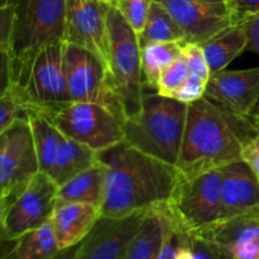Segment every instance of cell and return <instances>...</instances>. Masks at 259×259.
I'll return each instance as SVG.
<instances>
[{
	"instance_id": "d6a6232c",
	"label": "cell",
	"mask_w": 259,
	"mask_h": 259,
	"mask_svg": "<svg viewBox=\"0 0 259 259\" xmlns=\"http://www.w3.org/2000/svg\"><path fill=\"white\" fill-rule=\"evenodd\" d=\"M167 224H166V234H164L163 244H162L161 252H159L158 258L157 259H176L177 248L180 243V232L175 227L168 211H167Z\"/></svg>"
},
{
	"instance_id": "e575fe53",
	"label": "cell",
	"mask_w": 259,
	"mask_h": 259,
	"mask_svg": "<svg viewBox=\"0 0 259 259\" xmlns=\"http://www.w3.org/2000/svg\"><path fill=\"white\" fill-rule=\"evenodd\" d=\"M242 161L249 166L259 179V132L243 147Z\"/></svg>"
},
{
	"instance_id": "cb8c5ba5",
	"label": "cell",
	"mask_w": 259,
	"mask_h": 259,
	"mask_svg": "<svg viewBox=\"0 0 259 259\" xmlns=\"http://www.w3.org/2000/svg\"><path fill=\"white\" fill-rule=\"evenodd\" d=\"M29 125L32 129L40 171L50 175L65 136L53 123L52 119L40 114H32L29 116Z\"/></svg>"
},
{
	"instance_id": "4316f807",
	"label": "cell",
	"mask_w": 259,
	"mask_h": 259,
	"mask_svg": "<svg viewBox=\"0 0 259 259\" xmlns=\"http://www.w3.org/2000/svg\"><path fill=\"white\" fill-rule=\"evenodd\" d=\"M179 232L180 243L176 259H230L222 248L206 238L195 233Z\"/></svg>"
},
{
	"instance_id": "f1b7e54d",
	"label": "cell",
	"mask_w": 259,
	"mask_h": 259,
	"mask_svg": "<svg viewBox=\"0 0 259 259\" xmlns=\"http://www.w3.org/2000/svg\"><path fill=\"white\" fill-rule=\"evenodd\" d=\"M189 76L190 70L184 56H181L176 61L169 63L166 68H163L157 82V93L162 96L171 98L172 94L184 85Z\"/></svg>"
},
{
	"instance_id": "60d3db41",
	"label": "cell",
	"mask_w": 259,
	"mask_h": 259,
	"mask_svg": "<svg viewBox=\"0 0 259 259\" xmlns=\"http://www.w3.org/2000/svg\"><path fill=\"white\" fill-rule=\"evenodd\" d=\"M201 3H227L225 0H197Z\"/></svg>"
},
{
	"instance_id": "e0dca14e",
	"label": "cell",
	"mask_w": 259,
	"mask_h": 259,
	"mask_svg": "<svg viewBox=\"0 0 259 259\" xmlns=\"http://www.w3.org/2000/svg\"><path fill=\"white\" fill-rule=\"evenodd\" d=\"M100 218V207L93 204L72 202L56 205L51 225L60 250L73 247L88 237Z\"/></svg>"
},
{
	"instance_id": "3957f363",
	"label": "cell",
	"mask_w": 259,
	"mask_h": 259,
	"mask_svg": "<svg viewBox=\"0 0 259 259\" xmlns=\"http://www.w3.org/2000/svg\"><path fill=\"white\" fill-rule=\"evenodd\" d=\"M189 104L144 91L142 106L124 124V141L148 156L177 166Z\"/></svg>"
},
{
	"instance_id": "6da1fadb",
	"label": "cell",
	"mask_w": 259,
	"mask_h": 259,
	"mask_svg": "<svg viewBox=\"0 0 259 259\" xmlns=\"http://www.w3.org/2000/svg\"><path fill=\"white\" fill-rule=\"evenodd\" d=\"M106 167L103 218L121 219L167 206L181 179L179 168L134 148L125 141L99 152Z\"/></svg>"
},
{
	"instance_id": "ab89813d",
	"label": "cell",
	"mask_w": 259,
	"mask_h": 259,
	"mask_svg": "<svg viewBox=\"0 0 259 259\" xmlns=\"http://www.w3.org/2000/svg\"><path fill=\"white\" fill-rule=\"evenodd\" d=\"M252 119H253V121H254L255 126H257V129H258V132H259V106H257L255 111H254V113H253Z\"/></svg>"
},
{
	"instance_id": "4fadbf2b",
	"label": "cell",
	"mask_w": 259,
	"mask_h": 259,
	"mask_svg": "<svg viewBox=\"0 0 259 259\" xmlns=\"http://www.w3.org/2000/svg\"><path fill=\"white\" fill-rule=\"evenodd\" d=\"M161 3L185 33V43H204L234 24L227 3L197 0H156Z\"/></svg>"
},
{
	"instance_id": "f35d334b",
	"label": "cell",
	"mask_w": 259,
	"mask_h": 259,
	"mask_svg": "<svg viewBox=\"0 0 259 259\" xmlns=\"http://www.w3.org/2000/svg\"><path fill=\"white\" fill-rule=\"evenodd\" d=\"M22 0H0V7H19Z\"/></svg>"
},
{
	"instance_id": "44dd1931",
	"label": "cell",
	"mask_w": 259,
	"mask_h": 259,
	"mask_svg": "<svg viewBox=\"0 0 259 259\" xmlns=\"http://www.w3.org/2000/svg\"><path fill=\"white\" fill-rule=\"evenodd\" d=\"M98 153L99 152L94 151L90 147L65 137L58 148L50 176L57 186H61L95 164L99 161Z\"/></svg>"
},
{
	"instance_id": "d6986e66",
	"label": "cell",
	"mask_w": 259,
	"mask_h": 259,
	"mask_svg": "<svg viewBox=\"0 0 259 259\" xmlns=\"http://www.w3.org/2000/svg\"><path fill=\"white\" fill-rule=\"evenodd\" d=\"M247 32L240 24H233L201 43L211 75L225 70L232 61L248 50Z\"/></svg>"
},
{
	"instance_id": "d590c367",
	"label": "cell",
	"mask_w": 259,
	"mask_h": 259,
	"mask_svg": "<svg viewBox=\"0 0 259 259\" xmlns=\"http://www.w3.org/2000/svg\"><path fill=\"white\" fill-rule=\"evenodd\" d=\"M238 24H240L244 28V30L248 34V38H249L248 50L259 55V14L247 18V19L242 20Z\"/></svg>"
},
{
	"instance_id": "9a60e30c",
	"label": "cell",
	"mask_w": 259,
	"mask_h": 259,
	"mask_svg": "<svg viewBox=\"0 0 259 259\" xmlns=\"http://www.w3.org/2000/svg\"><path fill=\"white\" fill-rule=\"evenodd\" d=\"M205 96L239 115L252 116L259 101V67L214 73Z\"/></svg>"
},
{
	"instance_id": "30bf717a",
	"label": "cell",
	"mask_w": 259,
	"mask_h": 259,
	"mask_svg": "<svg viewBox=\"0 0 259 259\" xmlns=\"http://www.w3.org/2000/svg\"><path fill=\"white\" fill-rule=\"evenodd\" d=\"M65 72L73 103L101 104L126 120L108 67L93 52L81 46L66 42Z\"/></svg>"
},
{
	"instance_id": "74e56055",
	"label": "cell",
	"mask_w": 259,
	"mask_h": 259,
	"mask_svg": "<svg viewBox=\"0 0 259 259\" xmlns=\"http://www.w3.org/2000/svg\"><path fill=\"white\" fill-rule=\"evenodd\" d=\"M77 244L73 245V247L67 248V249L60 250L52 259H73L76 255V252H77Z\"/></svg>"
},
{
	"instance_id": "8d00e7d4",
	"label": "cell",
	"mask_w": 259,
	"mask_h": 259,
	"mask_svg": "<svg viewBox=\"0 0 259 259\" xmlns=\"http://www.w3.org/2000/svg\"><path fill=\"white\" fill-rule=\"evenodd\" d=\"M228 255L230 259H259V238L234 248Z\"/></svg>"
},
{
	"instance_id": "7a4b0ae2",
	"label": "cell",
	"mask_w": 259,
	"mask_h": 259,
	"mask_svg": "<svg viewBox=\"0 0 259 259\" xmlns=\"http://www.w3.org/2000/svg\"><path fill=\"white\" fill-rule=\"evenodd\" d=\"M258 133L252 116H243L204 96L189 104L177 168L194 176L242 159L243 147Z\"/></svg>"
},
{
	"instance_id": "603a6c76",
	"label": "cell",
	"mask_w": 259,
	"mask_h": 259,
	"mask_svg": "<svg viewBox=\"0 0 259 259\" xmlns=\"http://www.w3.org/2000/svg\"><path fill=\"white\" fill-rule=\"evenodd\" d=\"M2 259H52L60 252L51 222L13 240Z\"/></svg>"
},
{
	"instance_id": "9c48e42d",
	"label": "cell",
	"mask_w": 259,
	"mask_h": 259,
	"mask_svg": "<svg viewBox=\"0 0 259 259\" xmlns=\"http://www.w3.org/2000/svg\"><path fill=\"white\" fill-rule=\"evenodd\" d=\"M53 123L67 138L103 152L124 141L125 118L95 103H72L58 111Z\"/></svg>"
},
{
	"instance_id": "5bb4252c",
	"label": "cell",
	"mask_w": 259,
	"mask_h": 259,
	"mask_svg": "<svg viewBox=\"0 0 259 259\" xmlns=\"http://www.w3.org/2000/svg\"><path fill=\"white\" fill-rule=\"evenodd\" d=\"M147 211L121 219L100 218L98 224L77 244L73 259H124Z\"/></svg>"
},
{
	"instance_id": "484cf974",
	"label": "cell",
	"mask_w": 259,
	"mask_h": 259,
	"mask_svg": "<svg viewBox=\"0 0 259 259\" xmlns=\"http://www.w3.org/2000/svg\"><path fill=\"white\" fill-rule=\"evenodd\" d=\"M141 48L149 43H185V33L161 3L153 0L143 30L138 34Z\"/></svg>"
},
{
	"instance_id": "1f68e13d",
	"label": "cell",
	"mask_w": 259,
	"mask_h": 259,
	"mask_svg": "<svg viewBox=\"0 0 259 259\" xmlns=\"http://www.w3.org/2000/svg\"><path fill=\"white\" fill-rule=\"evenodd\" d=\"M207 88V80L197 75L190 73L189 78L184 82L181 88L177 89L171 95L172 99L181 101L185 104H192L205 96Z\"/></svg>"
},
{
	"instance_id": "7c38bea8",
	"label": "cell",
	"mask_w": 259,
	"mask_h": 259,
	"mask_svg": "<svg viewBox=\"0 0 259 259\" xmlns=\"http://www.w3.org/2000/svg\"><path fill=\"white\" fill-rule=\"evenodd\" d=\"M109 7L103 0H67L65 33L66 42L89 50L106 67L109 66Z\"/></svg>"
},
{
	"instance_id": "8992f818",
	"label": "cell",
	"mask_w": 259,
	"mask_h": 259,
	"mask_svg": "<svg viewBox=\"0 0 259 259\" xmlns=\"http://www.w3.org/2000/svg\"><path fill=\"white\" fill-rule=\"evenodd\" d=\"M109 73L126 118L142 106L144 95L142 48L138 34L114 5L108 10Z\"/></svg>"
},
{
	"instance_id": "ffe728a7",
	"label": "cell",
	"mask_w": 259,
	"mask_h": 259,
	"mask_svg": "<svg viewBox=\"0 0 259 259\" xmlns=\"http://www.w3.org/2000/svg\"><path fill=\"white\" fill-rule=\"evenodd\" d=\"M166 206L148 210L124 259H157L166 234Z\"/></svg>"
},
{
	"instance_id": "8fae6325",
	"label": "cell",
	"mask_w": 259,
	"mask_h": 259,
	"mask_svg": "<svg viewBox=\"0 0 259 259\" xmlns=\"http://www.w3.org/2000/svg\"><path fill=\"white\" fill-rule=\"evenodd\" d=\"M58 186L52 177L38 172L23 194L0 212L2 240L13 242L51 222L57 205Z\"/></svg>"
},
{
	"instance_id": "d4e9b609",
	"label": "cell",
	"mask_w": 259,
	"mask_h": 259,
	"mask_svg": "<svg viewBox=\"0 0 259 259\" xmlns=\"http://www.w3.org/2000/svg\"><path fill=\"white\" fill-rule=\"evenodd\" d=\"M181 42L149 43L142 47V72L144 89L157 91V82L163 68L182 56Z\"/></svg>"
},
{
	"instance_id": "5b68a950",
	"label": "cell",
	"mask_w": 259,
	"mask_h": 259,
	"mask_svg": "<svg viewBox=\"0 0 259 259\" xmlns=\"http://www.w3.org/2000/svg\"><path fill=\"white\" fill-rule=\"evenodd\" d=\"M65 43L57 40L43 47L22 77L7 86L17 94L30 115L40 114L52 119L73 103L66 80Z\"/></svg>"
},
{
	"instance_id": "277c9868",
	"label": "cell",
	"mask_w": 259,
	"mask_h": 259,
	"mask_svg": "<svg viewBox=\"0 0 259 259\" xmlns=\"http://www.w3.org/2000/svg\"><path fill=\"white\" fill-rule=\"evenodd\" d=\"M67 0H22L9 55L2 56V90L17 82L46 46L65 40Z\"/></svg>"
},
{
	"instance_id": "2e32d148",
	"label": "cell",
	"mask_w": 259,
	"mask_h": 259,
	"mask_svg": "<svg viewBox=\"0 0 259 259\" xmlns=\"http://www.w3.org/2000/svg\"><path fill=\"white\" fill-rule=\"evenodd\" d=\"M223 220L259 217V179L242 159L220 168Z\"/></svg>"
},
{
	"instance_id": "52a82bcc",
	"label": "cell",
	"mask_w": 259,
	"mask_h": 259,
	"mask_svg": "<svg viewBox=\"0 0 259 259\" xmlns=\"http://www.w3.org/2000/svg\"><path fill=\"white\" fill-rule=\"evenodd\" d=\"M220 169L182 176L167 205V211L181 232L201 233L223 222Z\"/></svg>"
},
{
	"instance_id": "ba28073f",
	"label": "cell",
	"mask_w": 259,
	"mask_h": 259,
	"mask_svg": "<svg viewBox=\"0 0 259 259\" xmlns=\"http://www.w3.org/2000/svg\"><path fill=\"white\" fill-rule=\"evenodd\" d=\"M40 172L29 121L0 133V212L14 202Z\"/></svg>"
},
{
	"instance_id": "7402d4cb",
	"label": "cell",
	"mask_w": 259,
	"mask_h": 259,
	"mask_svg": "<svg viewBox=\"0 0 259 259\" xmlns=\"http://www.w3.org/2000/svg\"><path fill=\"white\" fill-rule=\"evenodd\" d=\"M197 234L215 243L228 255L234 248L259 238V217H238L223 220Z\"/></svg>"
},
{
	"instance_id": "f546056e",
	"label": "cell",
	"mask_w": 259,
	"mask_h": 259,
	"mask_svg": "<svg viewBox=\"0 0 259 259\" xmlns=\"http://www.w3.org/2000/svg\"><path fill=\"white\" fill-rule=\"evenodd\" d=\"M152 3L153 0H116L114 7L121 13L137 34H139L147 22Z\"/></svg>"
},
{
	"instance_id": "4dcf8cb0",
	"label": "cell",
	"mask_w": 259,
	"mask_h": 259,
	"mask_svg": "<svg viewBox=\"0 0 259 259\" xmlns=\"http://www.w3.org/2000/svg\"><path fill=\"white\" fill-rule=\"evenodd\" d=\"M182 56L186 61L190 73L197 75L209 81L211 72H210L209 65H207L201 45H199V43H184Z\"/></svg>"
},
{
	"instance_id": "83f0119b",
	"label": "cell",
	"mask_w": 259,
	"mask_h": 259,
	"mask_svg": "<svg viewBox=\"0 0 259 259\" xmlns=\"http://www.w3.org/2000/svg\"><path fill=\"white\" fill-rule=\"evenodd\" d=\"M29 110L10 88H5L0 95V133L8 131L19 120L29 121Z\"/></svg>"
},
{
	"instance_id": "ac0fdd59",
	"label": "cell",
	"mask_w": 259,
	"mask_h": 259,
	"mask_svg": "<svg viewBox=\"0 0 259 259\" xmlns=\"http://www.w3.org/2000/svg\"><path fill=\"white\" fill-rule=\"evenodd\" d=\"M106 167L100 161L58 186L57 205L82 202L100 207L105 190Z\"/></svg>"
},
{
	"instance_id": "836d02e7",
	"label": "cell",
	"mask_w": 259,
	"mask_h": 259,
	"mask_svg": "<svg viewBox=\"0 0 259 259\" xmlns=\"http://www.w3.org/2000/svg\"><path fill=\"white\" fill-rule=\"evenodd\" d=\"M234 24L259 14V0H225Z\"/></svg>"
}]
</instances>
